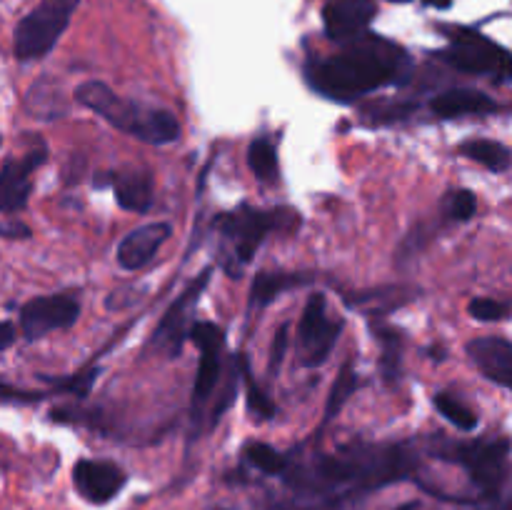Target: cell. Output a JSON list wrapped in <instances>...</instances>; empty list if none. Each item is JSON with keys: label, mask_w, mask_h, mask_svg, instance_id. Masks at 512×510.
I'll list each match as a JSON object with an SVG mask.
<instances>
[{"label": "cell", "mask_w": 512, "mask_h": 510, "mask_svg": "<svg viewBox=\"0 0 512 510\" xmlns=\"http://www.w3.org/2000/svg\"><path fill=\"white\" fill-rule=\"evenodd\" d=\"M418 470V455L403 443L348 445L340 453L320 455L288 478L295 490L328 505L340 503L350 495L373 493L385 485L413 478Z\"/></svg>", "instance_id": "6da1fadb"}, {"label": "cell", "mask_w": 512, "mask_h": 510, "mask_svg": "<svg viewBox=\"0 0 512 510\" xmlns=\"http://www.w3.org/2000/svg\"><path fill=\"white\" fill-rule=\"evenodd\" d=\"M410 60L403 48L383 38H358L353 45L308 65V83L323 98L353 103L385 85L403 83Z\"/></svg>", "instance_id": "7a4b0ae2"}, {"label": "cell", "mask_w": 512, "mask_h": 510, "mask_svg": "<svg viewBox=\"0 0 512 510\" xmlns=\"http://www.w3.org/2000/svg\"><path fill=\"white\" fill-rule=\"evenodd\" d=\"M75 98L80 105L108 120L120 133L133 135L148 145H168L180 138V123L170 110L123 98L100 80H85L78 85Z\"/></svg>", "instance_id": "3957f363"}, {"label": "cell", "mask_w": 512, "mask_h": 510, "mask_svg": "<svg viewBox=\"0 0 512 510\" xmlns=\"http://www.w3.org/2000/svg\"><path fill=\"white\" fill-rule=\"evenodd\" d=\"M298 223V213L290 208L258 210L243 205V208L233 210V213H223L215 220V228L223 235L225 270L233 278H240L243 268L258 253V248L263 245L265 235L270 230H293L298 228Z\"/></svg>", "instance_id": "277c9868"}, {"label": "cell", "mask_w": 512, "mask_h": 510, "mask_svg": "<svg viewBox=\"0 0 512 510\" xmlns=\"http://www.w3.org/2000/svg\"><path fill=\"white\" fill-rule=\"evenodd\" d=\"M435 455L450 463H458L478 488L480 500L498 503L508 498L505 485L510 475V440H465V443H443Z\"/></svg>", "instance_id": "5b68a950"}, {"label": "cell", "mask_w": 512, "mask_h": 510, "mask_svg": "<svg viewBox=\"0 0 512 510\" xmlns=\"http://www.w3.org/2000/svg\"><path fill=\"white\" fill-rule=\"evenodd\" d=\"M80 0H43L30 10L15 28L13 48L18 60H40L55 48L60 35L68 30Z\"/></svg>", "instance_id": "8992f818"}, {"label": "cell", "mask_w": 512, "mask_h": 510, "mask_svg": "<svg viewBox=\"0 0 512 510\" xmlns=\"http://www.w3.org/2000/svg\"><path fill=\"white\" fill-rule=\"evenodd\" d=\"M440 58L470 75H495L498 80H508L510 75L508 50L465 28L450 30V45L440 50Z\"/></svg>", "instance_id": "52a82bcc"}, {"label": "cell", "mask_w": 512, "mask_h": 510, "mask_svg": "<svg viewBox=\"0 0 512 510\" xmlns=\"http://www.w3.org/2000/svg\"><path fill=\"white\" fill-rule=\"evenodd\" d=\"M343 330V320H333L328 315V303L323 293H313L305 303L303 318L298 325V353L300 363L308 368H318L333 353L338 335Z\"/></svg>", "instance_id": "ba28073f"}, {"label": "cell", "mask_w": 512, "mask_h": 510, "mask_svg": "<svg viewBox=\"0 0 512 510\" xmlns=\"http://www.w3.org/2000/svg\"><path fill=\"white\" fill-rule=\"evenodd\" d=\"M208 283H210V268H205L203 273H200L198 278L183 290V295H178V300L165 310L163 320L158 323V328H155L153 333V340H150L153 350L168 355V358H178L185 340H188L190 325H193V310L195 305H198L203 290L208 288Z\"/></svg>", "instance_id": "9c48e42d"}, {"label": "cell", "mask_w": 512, "mask_h": 510, "mask_svg": "<svg viewBox=\"0 0 512 510\" xmlns=\"http://www.w3.org/2000/svg\"><path fill=\"white\" fill-rule=\"evenodd\" d=\"M80 315V303L75 295H40L28 300L20 310V328L28 340L45 338L53 330H65L75 325Z\"/></svg>", "instance_id": "30bf717a"}, {"label": "cell", "mask_w": 512, "mask_h": 510, "mask_svg": "<svg viewBox=\"0 0 512 510\" xmlns=\"http://www.w3.org/2000/svg\"><path fill=\"white\" fill-rule=\"evenodd\" d=\"M188 338L200 348L198 378H195L193 385L195 403H205V400L215 393V388H218L220 370H223L225 335L215 323L200 320V323L190 325Z\"/></svg>", "instance_id": "8fae6325"}, {"label": "cell", "mask_w": 512, "mask_h": 510, "mask_svg": "<svg viewBox=\"0 0 512 510\" xmlns=\"http://www.w3.org/2000/svg\"><path fill=\"white\" fill-rule=\"evenodd\" d=\"M48 160V148L38 143V148L28 150L23 158L5 160L0 168V213H18L28 205L30 190V175Z\"/></svg>", "instance_id": "7c38bea8"}, {"label": "cell", "mask_w": 512, "mask_h": 510, "mask_svg": "<svg viewBox=\"0 0 512 510\" xmlns=\"http://www.w3.org/2000/svg\"><path fill=\"white\" fill-rule=\"evenodd\" d=\"M73 483L80 498L93 505H105L125 488L128 475L110 460H78L73 468Z\"/></svg>", "instance_id": "4fadbf2b"}, {"label": "cell", "mask_w": 512, "mask_h": 510, "mask_svg": "<svg viewBox=\"0 0 512 510\" xmlns=\"http://www.w3.org/2000/svg\"><path fill=\"white\" fill-rule=\"evenodd\" d=\"M375 18V0H328L323 10L325 33L338 43L363 38Z\"/></svg>", "instance_id": "5bb4252c"}, {"label": "cell", "mask_w": 512, "mask_h": 510, "mask_svg": "<svg viewBox=\"0 0 512 510\" xmlns=\"http://www.w3.org/2000/svg\"><path fill=\"white\" fill-rule=\"evenodd\" d=\"M170 233H173L170 223H150L128 233L118 245V265L130 273L145 268L158 255Z\"/></svg>", "instance_id": "9a60e30c"}, {"label": "cell", "mask_w": 512, "mask_h": 510, "mask_svg": "<svg viewBox=\"0 0 512 510\" xmlns=\"http://www.w3.org/2000/svg\"><path fill=\"white\" fill-rule=\"evenodd\" d=\"M468 355L480 373L500 388H512V345L505 338H475Z\"/></svg>", "instance_id": "2e32d148"}, {"label": "cell", "mask_w": 512, "mask_h": 510, "mask_svg": "<svg viewBox=\"0 0 512 510\" xmlns=\"http://www.w3.org/2000/svg\"><path fill=\"white\" fill-rule=\"evenodd\" d=\"M435 115L440 118H460V115H485L495 113L500 108L490 95H485L483 90L473 88H453L440 93L438 98H433L430 103Z\"/></svg>", "instance_id": "e0dca14e"}, {"label": "cell", "mask_w": 512, "mask_h": 510, "mask_svg": "<svg viewBox=\"0 0 512 510\" xmlns=\"http://www.w3.org/2000/svg\"><path fill=\"white\" fill-rule=\"evenodd\" d=\"M115 200L128 213H145L153 205V178L145 170H125L110 178Z\"/></svg>", "instance_id": "ac0fdd59"}, {"label": "cell", "mask_w": 512, "mask_h": 510, "mask_svg": "<svg viewBox=\"0 0 512 510\" xmlns=\"http://www.w3.org/2000/svg\"><path fill=\"white\" fill-rule=\"evenodd\" d=\"M313 280L310 273H258L250 288V305L253 308H265L273 303L280 293L290 288H300Z\"/></svg>", "instance_id": "d6986e66"}, {"label": "cell", "mask_w": 512, "mask_h": 510, "mask_svg": "<svg viewBox=\"0 0 512 510\" xmlns=\"http://www.w3.org/2000/svg\"><path fill=\"white\" fill-rule=\"evenodd\" d=\"M460 153L465 158L475 160V163L485 165L493 173H505L510 168V150L508 145L498 143V140H465L460 145Z\"/></svg>", "instance_id": "ffe728a7"}, {"label": "cell", "mask_w": 512, "mask_h": 510, "mask_svg": "<svg viewBox=\"0 0 512 510\" xmlns=\"http://www.w3.org/2000/svg\"><path fill=\"white\" fill-rule=\"evenodd\" d=\"M248 165L255 173V178L270 183V180L278 178V150L270 143L268 138H258L250 143L248 148Z\"/></svg>", "instance_id": "44dd1931"}, {"label": "cell", "mask_w": 512, "mask_h": 510, "mask_svg": "<svg viewBox=\"0 0 512 510\" xmlns=\"http://www.w3.org/2000/svg\"><path fill=\"white\" fill-rule=\"evenodd\" d=\"M435 408H438V413L443 415L448 423H453L455 428L463 430V433H473V430L478 428V415H475V410L468 408V405L460 398H455V395L438 393L435 395Z\"/></svg>", "instance_id": "7402d4cb"}, {"label": "cell", "mask_w": 512, "mask_h": 510, "mask_svg": "<svg viewBox=\"0 0 512 510\" xmlns=\"http://www.w3.org/2000/svg\"><path fill=\"white\" fill-rule=\"evenodd\" d=\"M245 460H248L255 470H260V473L265 475L288 473V458L268 443L245 445Z\"/></svg>", "instance_id": "603a6c76"}, {"label": "cell", "mask_w": 512, "mask_h": 510, "mask_svg": "<svg viewBox=\"0 0 512 510\" xmlns=\"http://www.w3.org/2000/svg\"><path fill=\"white\" fill-rule=\"evenodd\" d=\"M238 368H240V375H243L245 393H248V410H250V415H253L255 420H268V418H273V413H275L273 400H270L268 395L263 393V388H260V385L255 383L253 373H250L248 358H245V355H240Z\"/></svg>", "instance_id": "cb8c5ba5"}, {"label": "cell", "mask_w": 512, "mask_h": 510, "mask_svg": "<svg viewBox=\"0 0 512 510\" xmlns=\"http://www.w3.org/2000/svg\"><path fill=\"white\" fill-rule=\"evenodd\" d=\"M355 388H358V373H355L353 365H343V370L338 373V378H335L333 388H330V398H328V405H325V423L328 420H333L335 415L343 410V405L348 403L350 395L355 393Z\"/></svg>", "instance_id": "d4e9b609"}, {"label": "cell", "mask_w": 512, "mask_h": 510, "mask_svg": "<svg viewBox=\"0 0 512 510\" xmlns=\"http://www.w3.org/2000/svg\"><path fill=\"white\" fill-rule=\"evenodd\" d=\"M375 335H378L380 345H383L385 378L398 380L400 360H403V335H400V330L380 328V325H375Z\"/></svg>", "instance_id": "484cf974"}, {"label": "cell", "mask_w": 512, "mask_h": 510, "mask_svg": "<svg viewBox=\"0 0 512 510\" xmlns=\"http://www.w3.org/2000/svg\"><path fill=\"white\" fill-rule=\"evenodd\" d=\"M440 208H443V215L450 220H458V223H465V220L473 218L478 213V195L473 190H450L445 193V198L440 200Z\"/></svg>", "instance_id": "4316f807"}, {"label": "cell", "mask_w": 512, "mask_h": 510, "mask_svg": "<svg viewBox=\"0 0 512 510\" xmlns=\"http://www.w3.org/2000/svg\"><path fill=\"white\" fill-rule=\"evenodd\" d=\"M95 378H98V368H88L83 373L68 375V378H45L50 383V388L60 390V393L68 395H78V398H85L93 388Z\"/></svg>", "instance_id": "83f0119b"}, {"label": "cell", "mask_w": 512, "mask_h": 510, "mask_svg": "<svg viewBox=\"0 0 512 510\" xmlns=\"http://www.w3.org/2000/svg\"><path fill=\"white\" fill-rule=\"evenodd\" d=\"M468 313L473 315L475 320H483V323H498V320L508 318L510 305L503 303V300L475 298V300H470Z\"/></svg>", "instance_id": "f1b7e54d"}, {"label": "cell", "mask_w": 512, "mask_h": 510, "mask_svg": "<svg viewBox=\"0 0 512 510\" xmlns=\"http://www.w3.org/2000/svg\"><path fill=\"white\" fill-rule=\"evenodd\" d=\"M43 393H30V390H18L13 385L3 383L0 380V403H8V405H30V403H38L43 400Z\"/></svg>", "instance_id": "f546056e"}, {"label": "cell", "mask_w": 512, "mask_h": 510, "mask_svg": "<svg viewBox=\"0 0 512 510\" xmlns=\"http://www.w3.org/2000/svg\"><path fill=\"white\" fill-rule=\"evenodd\" d=\"M285 350H288V325H283V328L275 333L273 348H270V373H278L280 370V363H283L285 358Z\"/></svg>", "instance_id": "4dcf8cb0"}, {"label": "cell", "mask_w": 512, "mask_h": 510, "mask_svg": "<svg viewBox=\"0 0 512 510\" xmlns=\"http://www.w3.org/2000/svg\"><path fill=\"white\" fill-rule=\"evenodd\" d=\"M0 235L3 238H30V228L18 223V220H13V223H0Z\"/></svg>", "instance_id": "1f68e13d"}, {"label": "cell", "mask_w": 512, "mask_h": 510, "mask_svg": "<svg viewBox=\"0 0 512 510\" xmlns=\"http://www.w3.org/2000/svg\"><path fill=\"white\" fill-rule=\"evenodd\" d=\"M15 338H18V335H15V328H13V323H0V350H5V348H10V345L15 343Z\"/></svg>", "instance_id": "d6a6232c"}, {"label": "cell", "mask_w": 512, "mask_h": 510, "mask_svg": "<svg viewBox=\"0 0 512 510\" xmlns=\"http://www.w3.org/2000/svg\"><path fill=\"white\" fill-rule=\"evenodd\" d=\"M278 510H335V505H328V503H285V505H278Z\"/></svg>", "instance_id": "836d02e7"}, {"label": "cell", "mask_w": 512, "mask_h": 510, "mask_svg": "<svg viewBox=\"0 0 512 510\" xmlns=\"http://www.w3.org/2000/svg\"><path fill=\"white\" fill-rule=\"evenodd\" d=\"M395 510H418V503H403L400 508H395Z\"/></svg>", "instance_id": "e575fe53"}, {"label": "cell", "mask_w": 512, "mask_h": 510, "mask_svg": "<svg viewBox=\"0 0 512 510\" xmlns=\"http://www.w3.org/2000/svg\"><path fill=\"white\" fill-rule=\"evenodd\" d=\"M395 3H403V0H395Z\"/></svg>", "instance_id": "d590c367"}, {"label": "cell", "mask_w": 512, "mask_h": 510, "mask_svg": "<svg viewBox=\"0 0 512 510\" xmlns=\"http://www.w3.org/2000/svg\"><path fill=\"white\" fill-rule=\"evenodd\" d=\"M215 510H225V508H215Z\"/></svg>", "instance_id": "8d00e7d4"}]
</instances>
